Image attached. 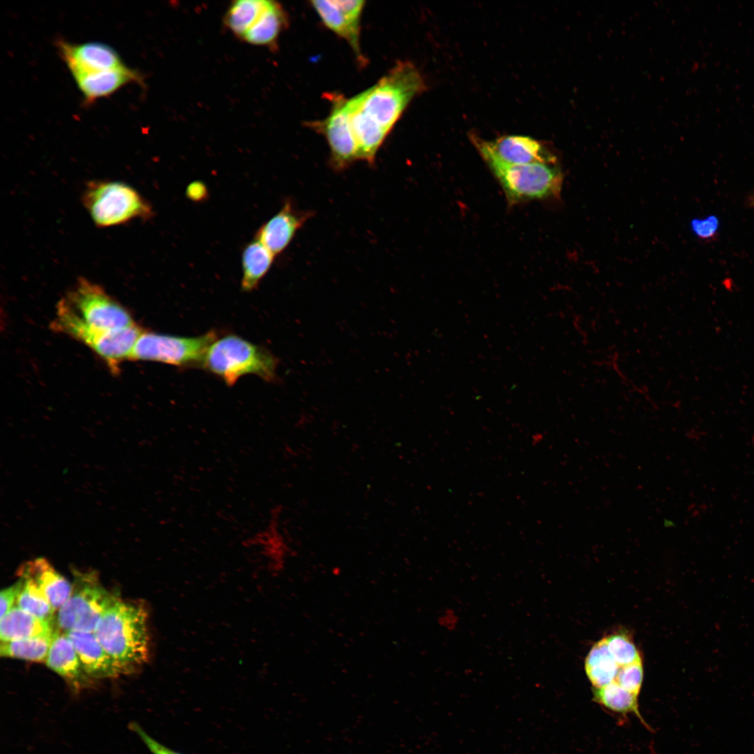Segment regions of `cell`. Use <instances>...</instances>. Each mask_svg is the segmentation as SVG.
Instances as JSON below:
<instances>
[{
	"instance_id": "obj_1",
	"label": "cell",
	"mask_w": 754,
	"mask_h": 754,
	"mask_svg": "<svg viewBox=\"0 0 754 754\" xmlns=\"http://www.w3.org/2000/svg\"><path fill=\"white\" fill-rule=\"evenodd\" d=\"M425 89L418 69L398 61L371 87L348 99L351 114L387 137L411 101Z\"/></svg>"
},
{
	"instance_id": "obj_2",
	"label": "cell",
	"mask_w": 754,
	"mask_h": 754,
	"mask_svg": "<svg viewBox=\"0 0 754 754\" xmlns=\"http://www.w3.org/2000/svg\"><path fill=\"white\" fill-rule=\"evenodd\" d=\"M149 614L144 604L117 600L107 609L94 631L104 649L128 674L150 658Z\"/></svg>"
},
{
	"instance_id": "obj_3",
	"label": "cell",
	"mask_w": 754,
	"mask_h": 754,
	"mask_svg": "<svg viewBox=\"0 0 754 754\" xmlns=\"http://www.w3.org/2000/svg\"><path fill=\"white\" fill-rule=\"evenodd\" d=\"M278 363V359L264 348L237 335L228 334L211 344L202 367L232 386L247 374L274 381L277 376Z\"/></svg>"
},
{
	"instance_id": "obj_4",
	"label": "cell",
	"mask_w": 754,
	"mask_h": 754,
	"mask_svg": "<svg viewBox=\"0 0 754 754\" xmlns=\"http://www.w3.org/2000/svg\"><path fill=\"white\" fill-rule=\"evenodd\" d=\"M82 202L94 223L102 228L147 220L154 214L150 203L137 190L119 181L89 182Z\"/></svg>"
},
{
	"instance_id": "obj_5",
	"label": "cell",
	"mask_w": 754,
	"mask_h": 754,
	"mask_svg": "<svg viewBox=\"0 0 754 754\" xmlns=\"http://www.w3.org/2000/svg\"><path fill=\"white\" fill-rule=\"evenodd\" d=\"M501 185L510 205L559 195L563 173L552 163L508 165L483 158Z\"/></svg>"
},
{
	"instance_id": "obj_6",
	"label": "cell",
	"mask_w": 754,
	"mask_h": 754,
	"mask_svg": "<svg viewBox=\"0 0 754 754\" xmlns=\"http://www.w3.org/2000/svg\"><path fill=\"white\" fill-rule=\"evenodd\" d=\"M59 303L91 330L113 331L135 325L122 305L84 278L79 279Z\"/></svg>"
},
{
	"instance_id": "obj_7",
	"label": "cell",
	"mask_w": 754,
	"mask_h": 754,
	"mask_svg": "<svg viewBox=\"0 0 754 754\" xmlns=\"http://www.w3.org/2000/svg\"><path fill=\"white\" fill-rule=\"evenodd\" d=\"M52 325L54 330L89 346L112 370H117L122 361L131 357L136 342L143 332L136 325L113 331L89 329L59 304Z\"/></svg>"
},
{
	"instance_id": "obj_8",
	"label": "cell",
	"mask_w": 754,
	"mask_h": 754,
	"mask_svg": "<svg viewBox=\"0 0 754 754\" xmlns=\"http://www.w3.org/2000/svg\"><path fill=\"white\" fill-rule=\"evenodd\" d=\"M216 339L214 331L191 337L143 332L130 359L155 361L180 367L202 366L209 346Z\"/></svg>"
},
{
	"instance_id": "obj_9",
	"label": "cell",
	"mask_w": 754,
	"mask_h": 754,
	"mask_svg": "<svg viewBox=\"0 0 754 754\" xmlns=\"http://www.w3.org/2000/svg\"><path fill=\"white\" fill-rule=\"evenodd\" d=\"M117 597L101 586L94 575H80L59 609L57 626L61 632L94 633L96 625Z\"/></svg>"
},
{
	"instance_id": "obj_10",
	"label": "cell",
	"mask_w": 754,
	"mask_h": 754,
	"mask_svg": "<svg viewBox=\"0 0 754 754\" xmlns=\"http://www.w3.org/2000/svg\"><path fill=\"white\" fill-rule=\"evenodd\" d=\"M330 96L332 108L329 116L312 123V127L327 140L331 168L342 171L359 160L357 146L350 124L348 98L337 94Z\"/></svg>"
},
{
	"instance_id": "obj_11",
	"label": "cell",
	"mask_w": 754,
	"mask_h": 754,
	"mask_svg": "<svg viewBox=\"0 0 754 754\" xmlns=\"http://www.w3.org/2000/svg\"><path fill=\"white\" fill-rule=\"evenodd\" d=\"M473 140L483 158H491L508 165L554 162V157L545 149L542 144L528 136L506 135L493 141L483 140L474 136Z\"/></svg>"
},
{
	"instance_id": "obj_12",
	"label": "cell",
	"mask_w": 754,
	"mask_h": 754,
	"mask_svg": "<svg viewBox=\"0 0 754 754\" xmlns=\"http://www.w3.org/2000/svg\"><path fill=\"white\" fill-rule=\"evenodd\" d=\"M57 45L62 59L73 77L125 66L118 52L103 43H73L59 40Z\"/></svg>"
},
{
	"instance_id": "obj_13",
	"label": "cell",
	"mask_w": 754,
	"mask_h": 754,
	"mask_svg": "<svg viewBox=\"0 0 754 754\" xmlns=\"http://www.w3.org/2000/svg\"><path fill=\"white\" fill-rule=\"evenodd\" d=\"M283 511L281 505L273 507L265 524L246 540V543L258 549L276 570L284 567L292 553Z\"/></svg>"
},
{
	"instance_id": "obj_14",
	"label": "cell",
	"mask_w": 754,
	"mask_h": 754,
	"mask_svg": "<svg viewBox=\"0 0 754 754\" xmlns=\"http://www.w3.org/2000/svg\"><path fill=\"white\" fill-rule=\"evenodd\" d=\"M311 3L324 24L351 45L358 57L360 48V24L364 1L330 0L311 1Z\"/></svg>"
},
{
	"instance_id": "obj_15",
	"label": "cell",
	"mask_w": 754,
	"mask_h": 754,
	"mask_svg": "<svg viewBox=\"0 0 754 754\" xmlns=\"http://www.w3.org/2000/svg\"><path fill=\"white\" fill-rule=\"evenodd\" d=\"M312 216L313 212L298 210L291 200H286L281 209L259 228L255 239L276 256L288 246L297 232Z\"/></svg>"
},
{
	"instance_id": "obj_16",
	"label": "cell",
	"mask_w": 754,
	"mask_h": 754,
	"mask_svg": "<svg viewBox=\"0 0 754 754\" xmlns=\"http://www.w3.org/2000/svg\"><path fill=\"white\" fill-rule=\"evenodd\" d=\"M84 671L89 679H107L128 674L101 645L94 633L69 631Z\"/></svg>"
},
{
	"instance_id": "obj_17",
	"label": "cell",
	"mask_w": 754,
	"mask_h": 754,
	"mask_svg": "<svg viewBox=\"0 0 754 754\" xmlns=\"http://www.w3.org/2000/svg\"><path fill=\"white\" fill-rule=\"evenodd\" d=\"M84 100L91 103L109 96L129 83H142L143 77L137 71L126 65L118 68L77 75L73 77Z\"/></svg>"
},
{
	"instance_id": "obj_18",
	"label": "cell",
	"mask_w": 754,
	"mask_h": 754,
	"mask_svg": "<svg viewBox=\"0 0 754 754\" xmlns=\"http://www.w3.org/2000/svg\"><path fill=\"white\" fill-rule=\"evenodd\" d=\"M45 663L74 688L84 686L90 680L84 671L73 643L64 632L54 630Z\"/></svg>"
},
{
	"instance_id": "obj_19",
	"label": "cell",
	"mask_w": 754,
	"mask_h": 754,
	"mask_svg": "<svg viewBox=\"0 0 754 754\" xmlns=\"http://www.w3.org/2000/svg\"><path fill=\"white\" fill-rule=\"evenodd\" d=\"M20 575L32 579L47 597L54 610L59 609L70 597L73 586L43 558H38L23 565Z\"/></svg>"
},
{
	"instance_id": "obj_20",
	"label": "cell",
	"mask_w": 754,
	"mask_h": 754,
	"mask_svg": "<svg viewBox=\"0 0 754 754\" xmlns=\"http://www.w3.org/2000/svg\"><path fill=\"white\" fill-rule=\"evenodd\" d=\"M287 22L283 7L278 2L269 0L264 10L242 40L255 45H273Z\"/></svg>"
},
{
	"instance_id": "obj_21",
	"label": "cell",
	"mask_w": 754,
	"mask_h": 754,
	"mask_svg": "<svg viewBox=\"0 0 754 754\" xmlns=\"http://www.w3.org/2000/svg\"><path fill=\"white\" fill-rule=\"evenodd\" d=\"M52 626L14 605L1 618V642L50 634L54 631Z\"/></svg>"
},
{
	"instance_id": "obj_22",
	"label": "cell",
	"mask_w": 754,
	"mask_h": 754,
	"mask_svg": "<svg viewBox=\"0 0 754 754\" xmlns=\"http://www.w3.org/2000/svg\"><path fill=\"white\" fill-rule=\"evenodd\" d=\"M274 257L275 256L256 239L246 245L242 253L241 288L243 290L248 292L257 288L270 269Z\"/></svg>"
},
{
	"instance_id": "obj_23",
	"label": "cell",
	"mask_w": 754,
	"mask_h": 754,
	"mask_svg": "<svg viewBox=\"0 0 754 754\" xmlns=\"http://www.w3.org/2000/svg\"><path fill=\"white\" fill-rule=\"evenodd\" d=\"M585 671L593 688L614 681L620 666L610 654L605 639L595 643L585 660Z\"/></svg>"
},
{
	"instance_id": "obj_24",
	"label": "cell",
	"mask_w": 754,
	"mask_h": 754,
	"mask_svg": "<svg viewBox=\"0 0 754 754\" xmlns=\"http://www.w3.org/2000/svg\"><path fill=\"white\" fill-rule=\"evenodd\" d=\"M593 700L604 709L620 715L633 714L647 727L640 710L637 695L630 693L613 681L600 688H593Z\"/></svg>"
},
{
	"instance_id": "obj_25",
	"label": "cell",
	"mask_w": 754,
	"mask_h": 754,
	"mask_svg": "<svg viewBox=\"0 0 754 754\" xmlns=\"http://www.w3.org/2000/svg\"><path fill=\"white\" fill-rule=\"evenodd\" d=\"M52 635L53 633L29 638L1 642V656L34 662H45Z\"/></svg>"
},
{
	"instance_id": "obj_26",
	"label": "cell",
	"mask_w": 754,
	"mask_h": 754,
	"mask_svg": "<svg viewBox=\"0 0 754 754\" xmlns=\"http://www.w3.org/2000/svg\"><path fill=\"white\" fill-rule=\"evenodd\" d=\"M269 0H238L229 6L224 18L227 27L240 39L264 10Z\"/></svg>"
},
{
	"instance_id": "obj_27",
	"label": "cell",
	"mask_w": 754,
	"mask_h": 754,
	"mask_svg": "<svg viewBox=\"0 0 754 754\" xmlns=\"http://www.w3.org/2000/svg\"><path fill=\"white\" fill-rule=\"evenodd\" d=\"M21 579L22 585L15 605L52 624L55 610L47 597L32 579L22 577Z\"/></svg>"
},
{
	"instance_id": "obj_28",
	"label": "cell",
	"mask_w": 754,
	"mask_h": 754,
	"mask_svg": "<svg viewBox=\"0 0 754 754\" xmlns=\"http://www.w3.org/2000/svg\"><path fill=\"white\" fill-rule=\"evenodd\" d=\"M605 639L610 654L620 667L642 660L631 637L626 633H614Z\"/></svg>"
},
{
	"instance_id": "obj_29",
	"label": "cell",
	"mask_w": 754,
	"mask_h": 754,
	"mask_svg": "<svg viewBox=\"0 0 754 754\" xmlns=\"http://www.w3.org/2000/svg\"><path fill=\"white\" fill-rule=\"evenodd\" d=\"M643 681L642 660L620 667L614 680L620 686L638 696Z\"/></svg>"
},
{
	"instance_id": "obj_30",
	"label": "cell",
	"mask_w": 754,
	"mask_h": 754,
	"mask_svg": "<svg viewBox=\"0 0 754 754\" xmlns=\"http://www.w3.org/2000/svg\"><path fill=\"white\" fill-rule=\"evenodd\" d=\"M129 726L131 730L137 734L152 754H182L154 739L137 723L133 722Z\"/></svg>"
},
{
	"instance_id": "obj_31",
	"label": "cell",
	"mask_w": 754,
	"mask_h": 754,
	"mask_svg": "<svg viewBox=\"0 0 754 754\" xmlns=\"http://www.w3.org/2000/svg\"><path fill=\"white\" fill-rule=\"evenodd\" d=\"M691 229L695 235L702 239H709L716 232L718 221L716 216H709L704 219H695L690 223Z\"/></svg>"
},
{
	"instance_id": "obj_32",
	"label": "cell",
	"mask_w": 754,
	"mask_h": 754,
	"mask_svg": "<svg viewBox=\"0 0 754 754\" xmlns=\"http://www.w3.org/2000/svg\"><path fill=\"white\" fill-rule=\"evenodd\" d=\"M22 581L20 579L14 584L3 589L0 593V614L3 616L14 605L21 590Z\"/></svg>"
},
{
	"instance_id": "obj_33",
	"label": "cell",
	"mask_w": 754,
	"mask_h": 754,
	"mask_svg": "<svg viewBox=\"0 0 754 754\" xmlns=\"http://www.w3.org/2000/svg\"><path fill=\"white\" fill-rule=\"evenodd\" d=\"M186 195L193 202L205 200L208 196L207 186L200 181L192 182L186 187Z\"/></svg>"
},
{
	"instance_id": "obj_34",
	"label": "cell",
	"mask_w": 754,
	"mask_h": 754,
	"mask_svg": "<svg viewBox=\"0 0 754 754\" xmlns=\"http://www.w3.org/2000/svg\"><path fill=\"white\" fill-rule=\"evenodd\" d=\"M459 621V618L454 609L447 608L438 617V624L448 631L454 630Z\"/></svg>"
},
{
	"instance_id": "obj_35",
	"label": "cell",
	"mask_w": 754,
	"mask_h": 754,
	"mask_svg": "<svg viewBox=\"0 0 754 754\" xmlns=\"http://www.w3.org/2000/svg\"><path fill=\"white\" fill-rule=\"evenodd\" d=\"M750 204L754 207V195L750 198Z\"/></svg>"
}]
</instances>
